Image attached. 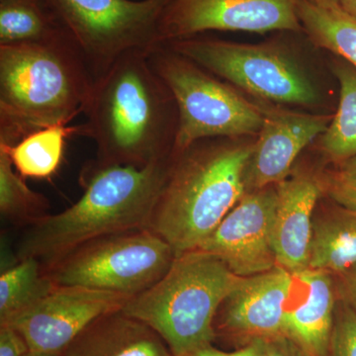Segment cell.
<instances>
[{
	"instance_id": "2",
	"label": "cell",
	"mask_w": 356,
	"mask_h": 356,
	"mask_svg": "<svg viewBox=\"0 0 356 356\" xmlns=\"http://www.w3.org/2000/svg\"><path fill=\"white\" fill-rule=\"evenodd\" d=\"M170 159L143 168L91 161L81 172V197L27 227L18 243L17 261L33 257L50 264L89 241L149 228Z\"/></svg>"
},
{
	"instance_id": "33",
	"label": "cell",
	"mask_w": 356,
	"mask_h": 356,
	"mask_svg": "<svg viewBox=\"0 0 356 356\" xmlns=\"http://www.w3.org/2000/svg\"><path fill=\"white\" fill-rule=\"evenodd\" d=\"M314 1L320 4H339L341 0H314Z\"/></svg>"
},
{
	"instance_id": "17",
	"label": "cell",
	"mask_w": 356,
	"mask_h": 356,
	"mask_svg": "<svg viewBox=\"0 0 356 356\" xmlns=\"http://www.w3.org/2000/svg\"><path fill=\"white\" fill-rule=\"evenodd\" d=\"M64 355L175 356L158 332L122 310L91 323Z\"/></svg>"
},
{
	"instance_id": "11",
	"label": "cell",
	"mask_w": 356,
	"mask_h": 356,
	"mask_svg": "<svg viewBox=\"0 0 356 356\" xmlns=\"http://www.w3.org/2000/svg\"><path fill=\"white\" fill-rule=\"evenodd\" d=\"M300 0H172L159 27V46L207 31H303Z\"/></svg>"
},
{
	"instance_id": "23",
	"label": "cell",
	"mask_w": 356,
	"mask_h": 356,
	"mask_svg": "<svg viewBox=\"0 0 356 356\" xmlns=\"http://www.w3.org/2000/svg\"><path fill=\"white\" fill-rule=\"evenodd\" d=\"M339 79V104L321 146L327 158L337 163L356 156V70L350 64L334 67Z\"/></svg>"
},
{
	"instance_id": "13",
	"label": "cell",
	"mask_w": 356,
	"mask_h": 356,
	"mask_svg": "<svg viewBox=\"0 0 356 356\" xmlns=\"http://www.w3.org/2000/svg\"><path fill=\"white\" fill-rule=\"evenodd\" d=\"M295 286L294 274L278 266L241 278L218 311L215 332L243 336L250 341L284 334L285 316Z\"/></svg>"
},
{
	"instance_id": "24",
	"label": "cell",
	"mask_w": 356,
	"mask_h": 356,
	"mask_svg": "<svg viewBox=\"0 0 356 356\" xmlns=\"http://www.w3.org/2000/svg\"><path fill=\"white\" fill-rule=\"evenodd\" d=\"M0 147V213L16 226L27 228L48 215L50 203L43 194L32 191Z\"/></svg>"
},
{
	"instance_id": "7",
	"label": "cell",
	"mask_w": 356,
	"mask_h": 356,
	"mask_svg": "<svg viewBox=\"0 0 356 356\" xmlns=\"http://www.w3.org/2000/svg\"><path fill=\"white\" fill-rule=\"evenodd\" d=\"M149 60L172 90L178 109L173 152H182L198 140L257 135L264 110L243 97L165 44L149 51Z\"/></svg>"
},
{
	"instance_id": "25",
	"label": "cell",
	"mask_w": 356,
	"mask_h": 356,
	"mask_svg": "<svg viewBox=\"0 0 356 356\" xmlns=\"http://www.w3.org/2000/svg\"><path fill=\"white\" fill-rule=\"evenodd\" d=\"M334 314L330 356H356V313L343 299Z\"/></svg>"
},
{
	"instance_id": "6",
	"label": "cell",
	"mask_w": 356,
	"mask_h": 356,
	"mask_svg": "<svg viewBox=\"0 0 356 356\" xmlns=\"http://www.w3.org/2000/svg\"><path fill=\"white\" fill-rule=\"evenodd\" d=\"M177 257L170 243L144 228L89 241L43 267L58 286L133 297L156 284Z\"/></svg>"
},
{
	"instance_id": "34",
	"label": "cell",
	"mask_w": 356,
	"mask_h": 356,
	"mask_svg": "<svg viewBox=\"0 0 356 356\" xmlns=\"http://www.w3.org/2000/svg\"><path fill=\"white\" fill-rule=\"evenodd\" d=\"M6 1V0H0V2Z\"/></svg>"
},
{
	"instance_id": "29",
	"label": "cell",
	"mask_w": 356,
	"mask_h": 356,
	"mask_svg": "<svg viewBox=\"0 0 356 356\" xmlns=\"http://www.w3.org/2000/svg\"><path fill=\"white\" fill-rule=\"evenodd\" d=\"M339 286H337L341 298L346 301L356 313V266L339 276Z\"/></svg>"
},
{
	"instance_id": "9",
	"label": "cell",
	"mask_w": 356,
	"mask_h": 356,
	"mask_svg": "<svg viewBox=\"0 0 356 356\" xmlns=\"http://www.w3.org/2000/svg\"><path fill=\"white\" fill-rule=\"evenodd\" d=\"M163 44L262 99L303 106L317 102L315 88L303 70L271 44L232 43L195 36Z\"/></svg>"
},
{
	"instance_id": "30",
	"label": "cell",
	"mask_w": 356,
	"mask_h": 356,
	"mask_svg": "<svg viewBox=\"0 0 356 356\" xmlns=\"http://www.w3.org/2000/svg\"><path fill=\"white\" fill-rule=\"evenodd\" d=\"M189 356H261L259 355V348L255 346L254 343L250 341L248 346H243L241 350L232 351V353H228V351H222L218 350V348H214L213 344H211L209 346H206V348H201L196 351V353H192L191 355Z\"/></svg>"
},
{
	"instance_id": "10",
	"label": "cell",
	"mask_w": 356,
	"mask_h": 356,
	"mask_svg": "<svg viewBox=\"0 0 356 356\" xmlns=\"http://www.w3.org/2000/svg\"><path fill=\"white\" fill-rule=\"evenodd\" d=\"M131 297L88 288L56 286L8 322L24 337L27 356H63L98 318L120 311Z\"/></svg>"
},
{
	"instance_id": "1",
	"label": "cell",
	"mask_w": 356,
	"mask_h": 356,
	"mask_svg": "<svg viewBox=\"0 0 356 356\" xmlns=\"http://www.w3.org/2000/svg\"><path fill=\"white\" fill-rule=\"evenodd\" d=\"M149 51L122 56L93 81L77 136L95 142L98 163L143 168L172 154L177 102Z\"/></svg>"
},
{
	"instance_id": "16",
	"label": "cell",
	"mask_w": 356,
	"mask_h": 356,
	"mask_svg": "<svg viewBox=\"0 0 356 356\" xmlns=\"http://www.w3.org/2000/svg\"><path fill=\"white\" fill-rule=\"evenodd\" d=\"M294 275L301 294L288 306L284 334L308 356H330L337 304L332 275L310 268Z\"/></svg>"
},
{
	"instance_id": "22",
	"label": "cell",
	"mask_w": 356,
	"mask_h": 356,
	"mask_svg": "<svg viewBox=\"0 0 356 356\" xmlns=\"http://www.w3.org/2000/svg\"><path fill=\"white\" fill-rule=\"evenodd\" d=\"M57 286L38 259H20L0 275V324L34 305Z\"/></svg>"
},
{
	"instance_id": "21",
	"label": "cell",
	"mask_w": 356,
	"mask_h": 356,
	"mask_svg": "<svg viewBox=\"0 0 356 356\" xmlns=\"http://www.w3.org/2000/svg\"><path fill=\"white\" fill-rule=\"evenodd\" d=\"M63 32L44 0L0 2V44L41 42Z\"/></svg>"
},
{
	"instance_id": "32",
	"label": "cell",
	"mask_w": 356,
	"mask_h": 356,
	"mask_svg": "<svg viewBox=\"0 0 356 356\" xmlns=\"http://www.w3.org/2000/svg\"><path fill=\"white\" fill-rule=\"evenodd\" d=\"M339 6L356 19V0H341Z\"/></svg>"
},
{
	"instance_id": "15",
	"label": "cell",
	"mask_w": 356,
	"mask_h": 356,
	"mask_svg": "<svg viewBox=\"0 0 356 356\" xmlns=\"http://www.w3.org/2000/svg\"><path fill=\"white\" fill-rule=\"evenodd\" d=\"M273 243L277 266L292 274L309 268L314 213L325 189L313 175L296 173L276 184Z\"/></svg>"
},
{
	"instance_id": "19",
	"label": "cell",
	"mask_w": 356,
	"mask_h": 356,
	"mask_svg": "<svg viewBox=\"0 0 356 356\" xmlns=\"http://www.w3.org/2000/svg\"><path fill=\"white\" fill-rule=\"evenodd\" d=\"M298 17L303 31L320 48L343 57L356 70V19L339 4L300 0Z\"/></svg>"
},
{
	"instance_id": "14",
	"label": "cell",
	"mask_w": 356,
	"mask_h": 356,
	"mask_svg": "<svg viewBox=\"0 0 356 356\" xmlns=\"http://www.w3.org/2000/svg\"><path fill=\"white\" fill-rule=\"evenodd\" d=\"M332 117L264 110V123L245 166V192L280 184L295 159L329 127Z\"/></svg>"
},
{
	"instance_id": "28",
	"label": "cell",
	"mask_w": 356,
	"mask_h": 356,
	"mask_svg": "<svg viewBox=\"0 0 356 356\" xmlns=\"http://www.w3.org/2000/svg\"><path fill=\"white\" fill-rule=\"evenodd\" d=\"M30 350L24 337L10 325H0V356H27Z\"/></svg>"
},
{
	"instance_id": "27",
	"label": "cell",
	"mask_w": 356,
	"mask_h": 356,
	"mask_svg": "<svg viewBox=\"0 0 356 356\" xmlns=\"http://www.w3.org/2000/svg\"><path fill=\"white\" fill-rule=\"evenodd\" d=\"M324 185L331 195L341 192H356V156L339 163L337 172Z\"/></svg>"
},
{
	"instance_id": "12",
	"label": "cell",
	"mask_w": 356,
	"mask_h": 356,
	"mask_svg": "<svg viewBox=\"0 0 356 356\" xmlns=\"http://www.w3.org/2000/svg\"><path fill=\"white\" fill-rule=\"evenodd\" d=\"M276 202V185L245 192L198 250L215 255L240 277L271 270L277 266L273 243Z\"/></svg>"
},
{
	"instance_id": "4",
	"label": "cell",
	"mask_w": 356,
	"mask_h": 356,
	"mask_svg": "<svg viewBox=\"0 0 356 356\" xmlns=\"http://www.w3.org/2000/svg\"><path fill=\"white\" fill-rule=\"evenodd\" d=\"M252 145L202 140L172 152L149 229L177 254L198 250L245 194Z\"/></svg>"
},
{
	"instance_id": "26",
	"label": "cell",
	"mask_w": 356,
	"mask_h": 356,
	"mask_svg": "<svg viewBox=\"0 0 356 356\" xmlns=\"http://www.w3.org/2000/svg\"><path fill=\"white\" fill-rule=\"evenodd\" d=\"M252 341L259 348L261 356H308L285 334L257 339Z\"/></svg>"
},
{
	"instance_id": "8",
	"label": "cell",
	"mask_w": 356,
	"mask_h": 356,
	"mask_svg": "<svg viewBox=\"0 0 356 356\" xmlns=\"http://www.w3.org/2000/svg\"><path fill=\"white\" fill-rule=\"evenodd\" d=\"M172 0H44L76 44L93 79L131 51L159 46V27Z\"/></svg>"
},
{
	"instance_id": "5",
	"label": "cell",
	"mask_w": 356,
	"mask_h": 356,
	"mask_svg": "<svg viewBox=\"0 0 356 356\" xmlns=\"http://www.w3.org/2000/svg\"><path fill=\"white\" fill-rule=\"evenodd\" d=\"M241 278L209 252H182L156 284L131 297L122 311L158 332L173 355L189 356L216 339L218 311Z\"/></svg>"
},
{
	"instance_id": "18",
	"label": "cell",
	"mask_w": 356,
	"mask_h": 356,
	"mask_svg": "<svg viewBox=\"0 0 356 356\" xmlns=\"http://www.w3.org/2000/svg\"><path fill=\"white\" fill-rule=\"evenodd\" d=\"M356 266V208L314 215L309 268L339 276Z\"/></svg>"
},
{
	"instance_id": "31",
	"label": "cell",
	"mask_w": 356,
	"mask_h": 356,
	"mask_svg": "<svg viewBox=\"0 0 356 356\" xmlns=\"http://www.w3.org/2000/svg\"><path fill=\"white\" fill-rule=\"evenodd\" d=\"M332 197L341 205L356 208V192H341V193L332 194Z\"/></svg>"
},
{
	"instance_id": "35",
	"label": "cell",
	"mask_w": 356,
	"mask_h": 356,
	"mask_svg": "<svg viewBox=\"0 0 356 356\" xmlns=\"http://www.w3.org/2000/svg\"><path fill=\"white\" fill-rule=\"evenodd\" d=\"M63 356H65V355H63Z\"/></svg>"
},
{
	"instance_id": "3",
	"label": "cell",
	"mask_w": 356,
	"mask_h": 356,
	"mask_svg": "<svg viewBox=\"0 0 356 356\" xmlns=\"http://www.w3.org/2000/svg\"><path fill=\"white\" fill-rule=\"evenodd\" d=\"M92 74L67 32L41 42L0 44V142L70 125L83 113Z\"/></svg>"
},
{
	"instance_id": "20",
	"label": "cell",
	"mask_w": 356,
	"mask_h": 356,
	"mask_svg": "<svg viewBox=\"0 0 356 356\" xmlns=\"http://www.w3.org/2000/svg\"><path fill=\"white\" fill-rule=\"evenodd\" d=\"M79 132V125L51 126L29 134L13 146L0 142V147L6 149L21 177L43 179L57 172L65 140Z\"/></svg>"
}]
</instances>
